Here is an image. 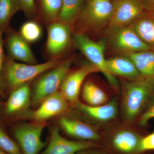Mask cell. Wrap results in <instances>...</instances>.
<instances>
[{
	"label": "cell",
	"mask_w": 154,
	"mask_h": 154,
	"mask_svg": "<svg viewBox=\"0 0 154 154\" xmlns=\"http://www.w3.org/2000/svg\"><path fill=\"white\" fill-rule=\"evenodd\" d=\"M60 62L54 59L44 63L29 64L19 63L11 58H5L2 75L4 91L7 89L11 91L19 86L28 83Z\"/></svg>",
	"instance_id": "1"
},
{
	"label": "cell",
	"mask_w": 154,
	"mask_h": 154,
	"mask_svg": "<svg viewBox=\"0 0 154 154\" xmlns=\"http://www.w3.org/2000/svg\"><path fill=\"white\" fill-rule=\"evenodd\" d=\"M122 107L127 121L136 118L154 92V82L141 78L124 83Z\"/></svg>",
	"instance_id": "2"
},
{
	"label": "cell",
	"mask_w": 154,
	"mask_h": 154,
	"mask_svg": "<svg viewBox=\"0 0 154 154\" xmlns=\"http://www.w3.org/2000/svg\"><path fill=\"white\" fill-rule=\"evenodd\" d=\"M75 46L87 57L92 64L105 76L111 87L117 88L118 82L107 67L105 57L106 43L104 40L95 41L81 32L75 33L73 36Z\"/></svg>",
	"instance_id": "3"
},
{
	"label": "cell",
	"mask_w": 154,
	"mask_h": 154,
	"mask_svg": "<svg viewBox=\"0 0 154 154\" xmlns=\"http://www.w3.org/2000/svg\"><path fill=\"white\" fill-rule=\"evenodd\" d=\"M72 63L71 59L61 62L57 66L42 74L36 80L31 96L33 106H38L44 99L58 91Z\"/></svg>",
	"instance_id": "4"
},
{
	"label": "cell",
	"mask_w": 154,
	"mask_h": 154,
	"mask_svg": "<svg viewBox=\"0 0 154 154\" xmlns=\"http://www.w3.org/2000/svg\"><path fill=\"white\" fill-rule=\"evenodd\" d=\"M113 9V0H88L78 18L88 28H99L108 25Z\"/></svg>",
	"instance_id": "5"
},
{
	"label": "cell",
	"mask_w": 154,
	"mask_h": 154,
	"mask_svg": "<svg viewBox=\"0 0 154 154\" xmlns=\"http://www.w3.org/2000/svg\"><path fill=\"white\" fill-rule=\"evenodd\" d=\"M43 122L22 123L14 128V134L23 154H38L46 146L42 140Z\"/></svg>",
	"instance_id": "6"
},
{
	"label": "cell",
	"mask_w": 154,
	"mask_h": 154,
	"mask_svg": "<svg viewBox=\"0 0 154 154\" xmlns=\"http://www.w3.org/2000/svg\"><path fill=\"white\" fill-rule=\"evenodd\" d=\"M109 30V41L112 47L124 55L151 49L130 26Z\"/></svg>",
	"instance_id": "7"
},
{
	"label": "cell",
	"mask_w": 154,
	"mask_h": 154,
	"mask_svg": "<svg viewBox=\"0 0 154 154\" xmlns=\"http://www.w3.org/2000/svg\"><path fill=\"white\" fill-rule=\"evenodd\" d=\"M114 9L108 23L110 29L130 26L146 13L140 0H113Z\"/></svg>",
	"instance_id": "8"
},
{
	"label": "cell",
	"mask_w": 154,
	"mask_h": 154,
	"mask_svg": "<svg viewBox=\"0 0 154 154\" xmlns=\"http://www.w3.org/2000/svg\"><path fill=\"white\" fill-rule=\"evenodd\" d=\"M67 101L60 91L44 99L36 110L28 112L25 116L37 122H43L67 110Z\"/></svg>",
	"instance_id": "9"
},
{
	"label": "cell",
	"mask_w": 154,
	"mask_h": 154,
	"mask_svg": "<svg viewBox=\"0 0 154 154\" xmlns=\"http://www.w3.org/2000/svg\"><path fill=\"white\" fill-rule=\"evenodd\" d=\"M98 71L97 68L91 63L83 66L72 72L68 73L60 88V91L67 101L76 105L79 102L80 91L86 77L92 73Z\"/></svg>",
	"instance_id": "10"
},
{
	"label": "cell",
	"mask_w": 154,
	"mask_h": 154,
	"mask_svg": "<svg viewBox=\"0 0 154 154\" xmlns=\"http://www.w3.org/2000/svg\"><path fill=\"white\" fill-rule=\"evenodd\" d=\"M95 146L90 141H72L61 135L56 127L51 130V137L47 147L41 154H77Z\"/></svg>",
	"instance_id": "11"
},
{
	"label": "cell",
	"mask_w": 154,
	"mask_h": 154,
	"mask_svg": "<svg viewBox=\"0 0 154 154\" xmlns=\"http://www.w3.org/2000/svg\"><path fill=\"white\" fill-rule=\"evenodd\" d=\"M71 41L69 25L59 22H52L48 30L46 49L50 55L56 56L63 52Z\"/></svg>",
	"instance_id": "12"
},
{
	"label": "cell",
	"mask_w": 154,
	"mask_h": 154,
	"mask_svg": "<svg viewBox=\"0 0 154 154\" xmlns=\"http://www.w3.org/2000/svg\"><path fill=\"white\" fill-rule=\"evenodd\" d=\"M32 93L28 83L24 84L11 91L4 108L5 114L13 117L27 110L31 103Z\"/></svg>",
	"instance_id": "13"
},
{
	"label": "cell",
	"mask_w": 154,
	"mask_h": 154,
	"mask_svg": "<svg viewBox=\"0 0 154 154\" xmlns=\"http://www.w3.org/2000/svg\"><path fill=\"white\" fill-rule=\"evenodd\" d=\"M6 47L12 59L21 61L29 64H37L28 43L19 33L14 31L8 33L6 40Z\"/></svg>",
	"instance_id": "14"
},
{
	"label": "cell",
	"mask_w": 154,
	"mask_h": 154,
	"mask_svg": "<svg viewBox=\"0 0 154 154\" xmlns=\"http://www.w3.org/2000/svg\"><path fill=\"white\" fill-rule=\"evenodd\" d=\"M59 123L64 131L69 135L83 141H95L100 136L93 128L83 122L69 117H61Z\"/></svg>",
	"instance_id": "15"
},
{
	"label": "cell",
	"mask_w": 154,
	"mask_h": 154,
	"mask_svg": "<svg viewBox=\"0 0 154 154\" xmlns=\"http://www.w3.org/2000/svg\"><path fill=\"white\" fill-rule=\"evenodd\" d=\"M106 62L108 69L113 75L124 77L130 80L142 78L134 62L128 55L107 59Z\"/></svg>",
	"instance_id": "16"
},
{
	"label": "cell",
	"mask_w": 154,
	"mask_h": 154,
	"mask_svg": "<svg viewBox=\"0 0 154 154\" xmlns=\"http://www.w3.org/2000/svg\"><path fill=\"white\" fill-rule=\"evenodd\" d=\"M139 135L131 131L123 130L116 133L111 140L114 149L122 154H134L140 152L141 139Z\"/></svg>",
	"instance_id": "17"
},
{
	"label": "cell",
	"mask_w": 154,
	"mask_h": 154,
	"mask_svg": "<svg viewBox=\"0 0 154 154\" xmlns=\"http://www.w3.org/2000/svg\"><path fill=\"white\" fill-rule=\"evenodd\" d=\"M80 111L92 118L99 121L107 122L113 119L118 113V107L115 100L107 104L92 106L78 102L76 104Z\"/></svg>",
	"instance_id": "18"
},
{
	"label": "cell",
	"mask_w": 154,
	"mask_h": 154,
	"mask_svg": "<svg viewBox=\"0 0 154 154\" xmlns=\"http://www.w3.org/2000/svg\"><path fill=\"white\" fill-rule=\"evenodd\" d=\"M134 62L142 78L154 82V50L150 49L125 54Z\"/></svg>",
	"instance_id": "19"
},
{
	"label": "cell",
	"mask_w": 154,
	"mask_h": 154,
	"mask_svg": "<svg viewBox=\"0 0 154 154\" xmlns=\"http://www.w3.org/2000/svg\"><path fill=\"white\" fill-rule=\"evenodd\" d=\"M130 26L151 49L154 50V15L145 13Z\"/></svg>",
	"instance_id": "20"
},
{
	"label": "cell",
	"mask_w": 154,
	"mask_h": 154,
	"mask_svg": "<svg viewBox=\"0 0 154 154\" xmlns=\"http://www.w3.org/2000/svg\"><path fill=\"white\" fill-rule=\"evenodd\" d=\"M84 6V0H63L58 21L70 25L79 17Z\"/></svg>",
	"instance_id": "21"
},
{
	"label": "cell",
	"mask_w": 154,
	"mask_h": 154,
	"mask_svg": "<svg viewBox=\"0 0 154 154\" xmlns=\"http://www.w3.org/2000/svg\"><path fill=\"white\" fill-rule=\"evenodd\" d=\"M82 95L88 105L97 106L105 104L107 97L104 91L95 83L88 81L84 84Z\"/></svg>",
	"instance_id": "22"
},
{
	"label": "cell",
	"mask_w": 154,
	"mask_h": 154,
	"mask_svg": "<svg viewBox=\"0 0 154 154\" xmlns=\"http://www.w3.org/2000/svg\"><path fill=\"white\" fill-rule=\"evenodd\" d=\"M20 10L19 0H0V30L7 29L12 17Z\"/></svg>",
	"instance_id": "23"
},
{
	"label": "cell",
	"mask_w": 154,
	"mask_h": 154,
	"mask_svg": "<svg viewBox=\"0 0 154 154\" xmlns=\"http://www.w3.org/2000/svg\"><path fill=\"white\" fill-rule=\"evenodd\" d=\"M19 34L28 43H33L41 38L42 30L37 22L28 21L22 25Z\"/></svg>",
	"instance_id": "24"
},
{
	"label": "cell",
	"mask_w": 154,
	"mask_h": 154,
	"mask_svg": "<svg viewBox=\"0 0 154 154\" xmlns=\"http://www.w3.org/2000/svg\"><path fill=\"white\" fill-rule=\"evenodd\" d=\"M45 18L48 22L57 21L61 10L63 0H40Z\"/></svg>",
	"instance_id": "25"
},
{
	"label": "cell",
	"mask_w": 154,
	"mask_h": 154,
	"mask_svg": "<svg viewBox=\"0 0 154 154\" xmlns=\"http://www.w3.org/2000/svg\"><path fill=\"white\" fill-rule=\"evenodd\" d=\"M0 149L8 154H23L17 142L10 137L1 126Z\"/></svg>",
	"instance_id": "26"
},
{
	"label": "cell",
	"mask_w": 154,
	"mask_h": 154,
	"mask_svg": "<svg viewBox=\"0 0 154 154\" xmlns=\"http://www.w3.org/2000/svg\"><path fill=\"white\" fill-rule=\"evenodd\" d=\"M154 150V131L146 136L142 137L139 146V152Z\"/></svg>",
	"instance_id": "27"
},
{
	"label": "cell",
	"mask_w": 154,
	"mask_h": 154,
	"mask_svg": "<svg viewBox=\"0 0 154 154\" xmlns=\"http://www.w3.org/2000/svg\"><path fill=\"white\" fill-rule=\"evenodd\" d=\"M3 32L2 30H0V95L4 96H5V91L2 84V75L5 58L4 56L3 49Z\"/></svg>",
	"instance_id": "28"
},
{
	"label": "cell",
	"mask_w": 154,
	"mask_h": 154,
	"mask_svg": "<svg viewBox=\"0 0 154 154\" xmlns=\"http://www.w3.org/2000/svg\"><path fill=\"white\" fill-rule=\"evenodd\" d=\"M22 10L27 16H31L36 11L35 0H19Z\"/></svg>",
	"instance_id": "29"
},
{
	"label": "cell",
	"mask_w": 154,
	"mask_h": 154,
	"mask_svg": "<svg viewBox=\"0 0 154 154\" xmlns=\"http://www.w3.org/2000/svg\"><path fill=\"white\" fill-rule=\"evenodd\" d=\"M154 118V100L147 110L142 115L139 120V124L141 126H145L149 121Z\"/></svg>",
	"instance_id": "30"
},
{
	"label": "cell",
	"mask_w": 154,
	"mask_h": 154,
	"mask_svg": "<svg viewBox=\"0 0 154 154\" xmlns=\"http://www.w3.org/2000/svg\"><path fill=\"white\" fill-rule=\"evenodd\" d=\"M146 13L154 15V0H140Z\"/></svg>",
	"instance_id": "31"
},
{
	"label": "cell",
	"mask_w": 154,
	"mask_h": 154,
	"mask_svg": "<svg viewBox=\"0 0 154 154\" xmlns=\"http://www.w3.org/2000/svg\"><path fill=\"white\" fill-rule=\"evenodd\" d=\"M85 151L84 150L82 151L79 152L77 154H104L102 152H100L93 151L85 152Z\"/></svg>",
	"instance_id": "32"
},
{
	"label": "cell",
	"mask_w": 154,
	"mask_h": 154,
	"mask_svg": "<svg viewBox=\"0 0 154 154\" xmlns=\"http://www.w3.org/2000/svg\"><path fill=\"white\" fill-rule=\"evenodd\" d=\"M0 154H8L5 152L4 151L0 149Z\"/></svg>",
	"instance_id": "33"
},
{
	"label": "cell",
	"mask_w": 154,
	"mask_h": 154,
	"mask_svg": "<svg viewBox=\"0 0 154 154\" xmlns=\"http://www.w3.org/2000/svg\"><path fill=\"white\" fill-rule=\"evenodd\" d=\"M1 105H0V110H1ZM0 125H2V122H1V120H0Z\"/></svg>",
	"instance_id": "34"
}]
</instances>
